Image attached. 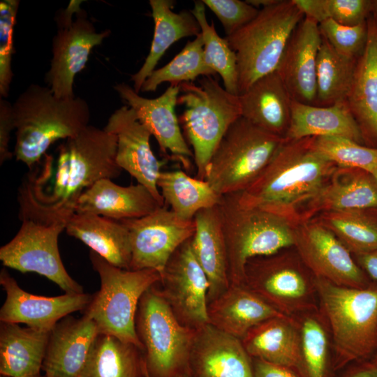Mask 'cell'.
<instances>
[{
	"label": "cell",
	"mask_w": 377,
	"mask_h": 377,
	"mask_svg": "<svg viewBox=\"0 0 377 377\" xmlns=\"http://www.w3.org/2000/svg\"><path fill=\"white\" fill-rule=\"evenodd\" d=\"M117 138L88 125L59 147L58 157L45 154L40 172L30 175L19 189V218L64 223L75 214L80 195L97 181L118 177Z\"/></svg>",
	"instance_id": "cell-1"
},
{
	"label": "cell",
	"mask_w": 377,
	"mask_h": 377,
	"mask_svg": "<svg viewBox=\"0 0 377 377\" xmlns=\"http://www.w3.org/2000/svg\"><path fill=\"white\" fill-rule=\"evenodd\" d=\"M315 145V137L287 140L242 192L239 202L284 218L296 226L337 169Z\"/></svg>",
	"instance_id": "cell-2"
},
{
	"label": "cell",
	"mask_w": 377,
	"mask_h": 377,
	"mask_svg": "<svg viewBox=\"0 0 377 377\" xmlns=\"http://www.w3.org/2000/svg\"><path fill=\"white\" fill-rule=\"evenodd\" d=\"M12 117L16 130L13 154L31 168L55 141L84 129L90 112L82 98H59L49 87L33 84L12 105Z\"/></svg>",
	"instance_id": "cell-3"
},
{
	"label": "cell",
	"mask_w": 377,
	"mask_h": 377,
	"mask_svg": "<svg viewBox=\"0 0 377 377\" xmlns=\"http://www.w3.org/2000/svg\"><path fill=\"white\" fill-rule=\"evenodd\" d=\"M319 309L328 323L335 374L377 353V283L364 288L336 285L316 277Z\"/></svg>",
	"instance_id": "cell-4"
},
{
	"label": "cell",
	"mask_w": 377,
	"mask_h": 377,
	"mask_svg": "<svg viewBox=\"0 0 377 377\" xmlns=\"http://www.w3.org/2000/svg\"><path fill=\"white\" fill-rule=\"evenodd\" d=\"M226 243L230 283H244L251 259L293 246L295 226L276 214L242 205L238 193L221 195L218 204Z\"/></svg>",
	"instance_id": "cell-5"
},
{
	"label": "cell",
	"mask_w": 377,
	"mask_h": 377,
	"mask_svg": "<svg viewBox=\"0 0 377 377\" xmlns=\"http://www.w3.org/2000/svg\"><path fill=\"white\" fill-rule=\"evenodd\" d=\"M304 17L293 0H279L259 10L250 22L226 36L237 56L239 95L259 78L277 70Z\"/></svg>",
	"instance_id": "cell-6"
},
{
	"label": "cell",
	"mask_w": 377,
	"mask_h": 377,
	"mask_svg": "<svg viewBox=\"0 0 377 377\" xmlns=\"http://www.w3.org/2000/svg\"><path fill=\"white\" fill-rule=\"evenodd\" d=\"M91 265L101 279V288L93 295L84 315L93 320L99 333L132 343L143 351L135 329L138 304L144 293L160 283L154 269L131 270L117 267L93 251Z\"/></svg>",
	"instance_id": "cell-7"
},
{
	"label": "cell",
	"mask_w": 377,
	"mask_h": 377,
	"mask_svg": "<svg viewBox=\"0 0 377 377\" xmlns=\"http://www.w3.org/2000/svg\"><path fill=\"white\" fill-rule=\"evenodd\" d=\"M177 103L184 106L181 116L186 138L193 148L197 178L205 180L207 166L229 127L242 117L239 96L229 93L212 76L198 84H180Z\"/></svg>",
	"instance_id": "cell-8"
},
{
	"label": "cell",
	"mask_w": 377,
	"mask_h": 377,
	"mask_svg": "<svg viewBox=\"0 0 377 377\" xmlns=\"http://www.w3.org/2000/svg\"><path fill=\"white\" fill-rule=\"evenodd\" d=\"M285 138L244 117L227 130L205 170V180L220 195L240 193L260 175Z\"/></svg>",
	"instance_id": "cell-9"
},
{
	"label": "cell",
	"mask_w": 377,
	"mask_h": 377,
	"mask_svg": "<svg viewBox=\"0 0 377 377\" xmlns=\"http://www.w3.org/2000/svg\"><path fill=\"white\" fill-rule=\"evenodd\" d=\"M135 329L150 377H175L187 371L195 330L178 320L156 285L140 300Z\"/></svg>",
	"instance_id": "cell-10"
},
{
	"label": "cell",
	"mask_w": 377,
	"mask_h": 377,
	"mask_svg": "<svg viewBox=\"0 0 377 377\" xmlns=\"http://www.w3.org/2000/svg\"><path fill=\"white\" fill-rule=\"evenodd\" d=\"M316 279L293 246L253 258L245 267L244 283L289 317L319 308Z\"/></svg>",
	"instance_id": "cell-11"
},
{
	"label": "cell",
	"mask_w": 377,
	"mask_h": 377,
	"mask_svg": "<svg viewBox=\"0 0 377 377\" xmlns=\"http://www.w3.org/2000/svg\"><path fill=\"white\" fill-rule=\"evenodd\" d=\"M82 1H71L68 7L56 15L57 31L52 40V58L45 80L59 98H75L73 85L77 73L85 66L91 50L102 43L110 30L96 32Z\"/></svg>",
	"instance_id": "cell-12"
},
{
	"label": "cell",
	"mask_w": 377,
	"mask_h": 377,
	"mask_svg": "<svg viewBox=\"0 0 377 377\" xmlns=\"http://www.w3.org/2000/svg\"><path fill=\"white\" fill-rule=\"evenodd\" d=\"M21 221L16 235L0 249L2 264L22 273L44 276L65 293H84L82 286L68 274L61 259L58 238L66 223Z\"/></svg>",
	"instance_id": "cell-13"
},
{
	"label": "cell",
	"mask_w": 377,
	"mask_h": 377,
	"mask_svg": "<svg viewBox=\"0 0 377 377\" xmlns=\"http://www.w3.org/2000/svg\"><path fill=\"white\" fill-rule=\"evenodd\" d=\"M121 222L129 232L130 269H154L161 276L170 257L195 229L194 219L179 217L165 205L145 216Z\"/></svg>",
	"instance_id": "cell-14"
},
{
	"label": "cell",
	"mask_w": 377,
	"mask_h": 377,
	"mask_svg": "<svg viewBox=\"0 0 377 377\" xmlns=\"http://www.w3.org/2000/svg\"><path fill=\"white\" fill-rule=\"evenodd\" d=\"M293 247L316 277L355 288L372 282L339 239L313 220L294 227Z\"/></svg>",
	"instance_id": "cell-15"
},
{
	"label": "cell",
	"mask_w": 377,
	"mask_h": 377,
	"mask_svg": "<svg viewBox=\"0 0 377 377\" xmlns=\"http://www.w3.org/2000/svg\"><path fill=\"white\" fill-rule=\"evenodd\" d=\"M161 276L160 290L182 325L197 330L209 323V281L193 252L192 237L172 254Z\"/></svg>",
	"instance_id": "cell-16"
},
{
	"label": "cell",
	"mask_w": 377,
	"mask_h": 377,
	"mask_svg": "<svg viewBox=\"0 0 377 377\" xmlns=\"http://www.w3.org/2000/svg\"><path fill=\"white\" fill-rule=\"evenodd\" d=\"M117 138L116 163L145 186L162 205L164 200L157 186L164 161L157 159L150 146L151 133L128 105L116 110L104 128Z\"/></svg>",
	"instance_id": "cell-17"
},
{
	"label": "cell",
	"mask_w": 377,
	"mask_h": 377,
	"mask_svg": "<svg viewBox=\"0 0 377 377\" xmlns=\"http://www.w3.org/2000/svg\"><path fill=\"white\" fill-rule=\"evenodd\" d=\"M0 284L6 293L0 310L1 322L24 323L45 332H50L60 320L70 313L84 310L93 297L85 293H65L56 297L29 293L18 286L6 269L0 272Z\"/></svg>",
	"instance_id": "cell-18"
},
{
	"label": "cell",
	"mask_w": 377,
	"mask_h": 377,
	"mask_svg": "<svg viewBox=\"0 0 377 377\" xmlns=\"http://www.w3.org/2000/svg\"><path fill=\"white\" fill-rule=\"evenodd\" d=\"M120 98L133 108L140 121L151 132L161 151L170 152L186 169L191 166L189 158L193 157L179 126L175 113L180 84H170L160 96L147 98L126 83L114 87Z\"/></svg>",
	"instance_id": "cell-19"
},
{
	"label": "cell",
	"mask_w": 377,
	"mask_h": 377,
	"mask_svg": "<svg viewBox=\"0 0 377 377\" xmlns=\"http://www.w3.org/2000/svg\"><path fill=\"white\" fill-rule=\"evenodd\" d=\"M188 369L194 377H253L242 340L209 323L195 330Z\"/></svg>",
	"instance_id": "cell-20"
},
{
	"label": "cell",
	"mask_w": 377,
	"mask_h": 377,
	"mask_svg": "<svg viewBox=\"0 0 377 377\" xmlns=\"http://www.w3.org/2000/svg\"><path fill=\"white\" fill-rule=\"evenodd\" d=\"M323 37L318 24L304 17L295 28L277 68L293 101L315 105L316 66Z\"/></svg>",
	"instance_id": "cell-21"
},
{
	"label": "cell",
	"mask_w": 377,
	"mask_h": 377,
	"mask_svg": "<svg viewBox=\"0 0 377 377\" xmlns=\"http://www.w3.org/2000/svg\"><path fill=\"white\" fill-rule=\"evenodd\" d=\"M95 322L84 315L66 316L50 332L42 369L47 377H79L94 339Z\"/></svg>",
	"instance_id": "cell-22"
},
{
	"label": "cell",
	"mask_w": 377,
	"mask_h": 377,
	"mask_svg": "<svg viewBox=\"0 0 377 377\" xmlns=\"http://www.w3.org/2000/svg\"><path fill=\"white\" fill-rule=\"evenodd\" d=\"M143 185L120 186L102 179L79 197L75 213L91 214L115 221L145 216L163 207Z\"/></svg>",
	"instance_id": "cell-23"
},
{
	"label": "cell",
	"mask_w": 377,
	"mask_h": 377,
	"mask_svg": "<svg viewBox=\"0 0 377 377\" xmlns=\"http://www.w3.org/2000/svg\"><path fill=\"white\" fill-rule=\"evenodd\" d=\"M367 40L358 58L346 102L365 146L377 148V23L367 20Z\"/></svg>",
	"instance_id": "cell-24"
},
{
	"label": "cell",
	"mask_w": 377,
	"mask_h": 377,
	"mask_svg": "<svg viewBox=\"0 0 377 377\" xmlns=\"http://www.w3.org/2000/svg\"><path fill=\"white\" fill-rule=\"evenodd\" d=\"M238 96L242 117L269 133L285 138L293 99L277 71L259 78Z\"/></svg>",
	"instance_id": "cell-25"
},
{
	"label": "cell",
	"mask_w": 377,
	"mask_h": 377,
	"mask_svg": "<svg viewBox=\"0 0 377 377\" xmlns=\"http://www.w3.org/2000/svg\"><path fill=\"white\" fill-rule=\"evenodd\" d=\"M207 313L209 324L240 339L262 322L285 316L244 283H230L226 291L208 304Z\"/></svg>",
	"instance_id": "cell-26"
},
{
	"label": "cell",
	"mask_w": 377,
	"mask_h": 377,
	"mask_svg": "<svg viewBox=\"0 0 377 377\" xmlns=\"http://www.w3.org/2000/svg\"><path fill=\"white\" fill-rule=\"evenodd\" d=\"M252 359L288 368L302 377L300 333L293 317L266 320L241 339Z\"/></svg>",
	"instance_id": "cell-27"
},
{
	"label": "cell",
	"mask_w": 377,
	"mask_h": 377,
	"mask_svg": "<svg viewBox=\"0 0 377 377\" xmlns=\"http://www.w3.org/2000/svg\"><path fill=\"white\" fill-rule=\"evenodd\" d=\"M192 247L208 281V304L230 286L228 257L218 205L199 211L194 217Z\"/></svg>",
	"instance_id": "cell-28"
},
{
	"label": "cell",
	"mask_w": 377,
	"mask_h": 377,
	"mask_svg": "<svg viewBox=\"0 0 377 377\" xmlns=\"http://www.w3.org/2000/svg\"><path fill=\"white\" fill-rule=\"evenodd\" d=\"M377 208V179L360 168L337 166L330 179L309 207L304 221L330 211Z\"/></svg>",
	"instance_id": "cell-29"
},
{
	"label": "cell",
	"mask_w": 377,
	"mask_h": 377,
	"mask_svg": "<svg viewBox=\"0 0 377 377\" xmlns=\"http://www.w3.org/2000/svg\"><path fill=\"white\" fill-rule=\"evenodd\" d=\"M65 229L68 235L82 242L111 265L130 269L129 232L121 221L96 214L75 213Z\"/></svg>",
	"instance_id": "cell-30"
},
{
	"label": "cell",
	"mask_w": 377,
	"mask_h": 377,
	"mask_svg": "<svg viewBox=\"0 0 377 377\" xmlns=\"http://www.w3.org/2000/svg\"><path fill=\"white\" fill-rule=\"evenodd\" d=\"M309 137H340L364 145L346 101L318 106L293 100L290 123L285 138L299 140Z\"/></svg>",
	"instance_id": "cell-31"
},
{
	"label": "cell",
	"mask_w": 377,
	"mask_h": 377,
	"mask_svg": "<svg viewBox=\"0 0 377 377\" xmlns=\"http://www.w3.org/2000/svg\"><path fill=\"white\" fill-rule=\"evenodd\" d=\"M50 332L1 322L0 374L6 377L40 375Z\"/></svg>",
	"instance_id": "cell-32"
},
{
	"label": "cell",
	"mask_w": 377,
	"mask_h": 377,
	"mask_svg": "<svg viewBox=\"0 0 377 377\" xmlns=\"http://www.w3.org/2000/svg\"><path fill=\"white\" fill-rule=\"evenodd\" d=\"M175 1L172 0H150L154 32L149 52L140 70L132 75L133 89L139 93L151 73L155 70L159 60L167 50L179 40L197 36L200 27L192 13L172 10Z\"/></svg>",
	"instance_id": "cell-33"
},
{
	"label": "cell",
	"mask_w": 377,
	"mask_h": 377,
	"mask_svg": "<svg viewBox=\"0 0 377 377\" xmlns=\"http://www.w3.org/2000/svg\"><path fill=\"white\" fill-rule=\"evenodd\" d=\"M293 318L300 333L302 377H334L332 335L320 309Z\"/></svg>",
	"instance_id": "cell-34"
},
{
	"label": "cell",
	"mask_w": 377,
	"mask_h": 377,
	"mask_svg": "<svg viewBox=\"0 0 377 377\" xmlns=\"http://www.w3.org/2000/svg\"><path fill=\"white\" fill-rule=\"evenodd\" d=\"M140 351L132 343L99 333L79 377H139L145 362Z\"/></svg>",
	"instance_id": "cell-35"
},
{
	"label": "cell",
	"mask_w": 377,
	"mask_h": 377,
	"mask_svg": "<svg viewBox=\"0 0 377 377\" xmlns=\"http://www.w3.org/2000/svg\"><path fill=\"white\" fill-rule=\"evenodd\" d=\"M157 186L165 205L186 220H193L199 211L218 205L221 197L207 182L182 170L161 171Z\"/></svg>",
	"instance_id": "cell-36"
},
{
	"label": "cell",
	"mask_w": 377,
	"mask_h": 377,
	"mask_svg": "<svg viewBox=\"0 0 377 377\" xmlns=\"http://www.w3.org/2000/svg\"><path fill=\"white\" fill-rule=\"evenodd\" d=\"M313 220L331 231L352 255L377 249V208L325 212Z\"/></svg>",
	"instance_id": "cell-37"
},
{
	"label": "cell",
	"mask_w": 377,
	"mask_h": 377,
	"mask_svg": "<svg viewBox=\"0 0 377 377\" xmlns=\"http://www.w3.org/2000/svg\"><path fill=\"white\" fill-rule=\"evenodd\" d=\"M357 59L339 54L323 38L317 60L315 105L346 101Z\"/></svg>",
	"instance_id": "cell-38"
},
{
	"label": "cell",
	"mask_w": 377,
	"mask_h": 377,
	"mask_svg": "<svg viewBox=\"0 0 377 377\" xmlns=\"http://www.w3.org/2000/svg\"><path fill=\"white\" fill-rule=\"evenodd\" d=\"M198 21L203 38L204 57L207 66L223 80L224 88L230 94L239 96L237 61L235 52L226 38L216 32L214 22L209 24L202 1H195L191 10Z\"/></svg>",
	"instance_id": "cell-39"
},
{
	"label": "cell",
	"mask_w": 377,
	"mask_h": 377,
	"mask_svg": "<svg viewBox=\"0 0 377 377\" xmlns=\"http://www.w3.org/2000/svg\"><path fill=\"white\" fill-rule=\"evenodd\" d=\"M203 38L201 33L189 41L169 63L154 70L144 82L141 91H155L163 82L182 84L193 82L199 76H213L204 57Z\"/></svg>",
	"instance_id": "cell-40"
},
{
	"label": "cell",
	"mask_w": 377,
	"mask_h": 377,
	"mask_svg": "<svg viewBox=\"0 0 377 377\" xmlns=\"http://www.w3.org/2000/svg\"><path fill=\"white\" fill-rule=\"evenodd\" d=\"M304 15L318 24L330 19L346 26L367 22L371 15L369 0H304L301 3Z\"/></svg>",
	"instance_id": "cell-41"
},
{
	"label": "cell",
	"mask_w": 377,
	"mask_h": 377,
	"mask_svg": "<svg viewBox=\"0 0 377 377\" xmlns=\"http://www.w3.org/2000/svg\"><path fill=\"white\" fill-rule=\"evenodd\" d=\"M316 148L339 167L373 172L377 168V148L340 137H315Z\"/></svg>",
	"instance_id": "cell-42"
},
{
	"label": "cell",
	"mask_w": 377,
	"mask_h": 377,
	"mask_svg": "<svg viewBox=\"0 0 377 377\" xmlns=\"http://www.w3.org/2000/svg\"><path fill=\"white\" fill-rule=\"evenodd\" d=\"M318 25L323 38L339 54L357 59L363 53L367 40V22L346 26L327 19Z\"/></svg>",
	"instance_id": "cell-43"
},
{
	"label": "cell",
	"mask_w": 377,
	"mask_h": 377,
	"mask_svg": "<svg viewBox=\"0 0 377 377\" xmlns=\"http://www.w3.org/2000/svg\"><path fill=\"white\" fill-rule=\"evenodd\" d=\"M19 0L0 1V95L8 96L13 73L11 69L12 56L15 52L13 34Z\"/></svg>",
	"instance_id": "cell-44"
},
{
	"label": "cell",
	"mask_w": 377,
	"mask_h": 377,
	"mask_svg": "<svg viewBox=\"0 0 377 377\" xmlns=\"http://www.w3.org/2000/svg\"><path fill=\"white\" fill-rule=\"evenodd\" d=\"M222 24L226 36L247 24L258 15L259 10L246 1L202 0Z\"/></svg>",
	"instance_id": "cell-45"
},
{
	"label": "cell",
	"mask_w": 377,
	"mask_h": 377,
	"mask_svg": "<svg viewBox=\"0 0 377 377\" xmlns=\"http://www.w3.org/2000/svg\"><path fill=\"white\" fill-rule=\"evenodd\" d=\"M15 129L12 105L3 98H0V164L11 159L13 153L9 150L11 131Z\"/></svg>",
	"instance_id": "cell-46"
},
{
	"label": "cell",
	"mask_w": 377,
	"mask_h": 377,
	"mask_svg": "<svg viewBox=\"0 0 377 377\" xmlns=\"http://www.w3.org/2000/svg\"><path fill=\"white\" fill-rule=\"evenodd\" d=\"M334 377H377V362L371 359L353 362L337 372Z\"/></svg>",
	"instance_id": "cell-47"
},
{
	"label": "cell",
	"mask_w": 377,
	"mask_h": 377,
	"mask_svg": "<svg viewBox=\"0 0 377 377\" xmlns=\"http://www.w3.org/2000/svg\"><path fill=\"white\" fill-rule=\"evenodd\" d=\"M253 377H299L293 371L283 367L253 359Z\"/></svg>",
	"instance_id": "cell-48"
},
{
	"label": "cell",
	"mask_w": 377,
	"mask_h": 377,
	"mask_svg": "<svg viewBox=\"0 0 377 377\" xmlns=\"http://www.w3.org/2000/svg\"><path fill=\"white\" fill-rule=\"evenodd\" d=\"M353 256L370 280L377 283V249L364 254L353 255Z\"/></svg>",
	"instance_id": "cell-49"
},
{
	"label": "cell",
	"mask_w": 377,
	"mask_h": 377,
	"mask_svg": "<svg viewBox=\"0 0 377 377\" xmlns=\"http://www.w3.org/2000/svg\"><path fill=\"white\" fill-rule=\"evenodd\" d=\"M278 1L279 0H248L246 1L253 7L260 10L277 3Z\"/></svg>",
	"instance_id": "cell-50"
},
{
	"label": "cell",
	"mask_w": 377,
	"mask_h": 377,
	"mask_svg": "<svg viewBox=\"0 0 377 377\" xmlns=\"http://www.w3.org/2000/svg\"><path fill=\"white\" fill-rule=\"evenodd\" d=\"M371 14L374 17L377 23V0L371 1Z\"/></svg>",
	"instance_id": "cell-51"
},
{
	"label": "cell",
	"mask_w": 377,
	"mask_h": 377,
	"mask_svg": "<svg viewBox=\"0 0 377 377\" xmlns=\"http://www.w3.org/2000/svg\"><path fill=\"white\" fill-rule=\"evenodd\" d=\"M143 377H150L149 374L147 373V370H146V368H145V362H144V365H143ZM175 377H188V373L187 371L186 372H184V373H182Z\"/></svg>",
	"instance_id": "cell-52"
},
{
	"label": "cell",
	"mask_w": 377,
	"mask_h": 377,
	"mask_svg": "<svg viewBox=\"0 0 377 377\" xmlns=\"http://www.w3.org/2000/svg\"><path fill=\"white\" fill-rule=\"evenodd\" d=\"M372 174L376 177V178L377 179V168L376 170H374L373 172H371Z\"/></svg>",
	"instance_id": "cell-53"
},
{
	"label": "cell",
	"mask_w": 377,
	"mask_h": 377,
	"mask_svg": "<svg viewBox=\"0 0 377 377\" xmlns=\"http://www.w3.org/2000/svg\"><path fill=\"white\" fill-rule=\"evenodd\" d=\"M1 377H6V376H1ZM28 377H47V376L45 375L43 376L39 375V376H28Z\"/></svg>",
	"instance_id": "cell-54"
},
{
	"label": "cell",
	"mask_w": 377,
	"mask_h": 377,
	"mask_svg": "<svg viewBox=\"0 0 377 377\" xmlns=\"http://www.w3.org/2000/svg\"><path fill=\"white\" fill-rule=\"evenodd\" d=\"M373 360H375L376 362H377V353H376V355L373 357Z\"/></svg>",
	"instance_id": "cell-55"
}]
</instances>
